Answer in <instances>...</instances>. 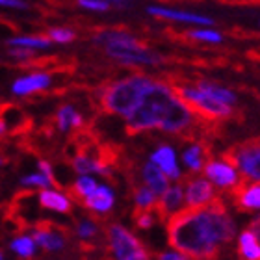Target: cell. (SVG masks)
<instances>
[{
    "label": "cell",
    "mask_w": 260,
    "mask_h": 260,
    "mask_svg": "<svg viewBox=\"0 0 260 260\" xmlns=\"http://www.w3.org/2000/svg\"><path fill=\"white\" fill-rule=\"evenodd\" d=\"M234 234L236 227L219 197L203 208H184L168 221L169 245L193 260H216Z\"/></svg>",
    "instance_id": "6da1fadb"
},
{
    "label": "cell",
    "mask_w": 260,
    "mask_h": 260,
    "mask_svg": "<svg viewBox=\"0 0 260 260\" xmlns=\"http://www.w3.org/2000/svg\"><path fill=\"white\" fill-rule=\"evenodd\" d=\"M175 101H177V93L171 84L152 80V84L143 93L140 104L126 117V134L134 136L145 130L160 128Z\"/></svg>",
    "instance_id": "7a4b0ae2"
},
{
    "label": "cell",
    "mask_w": 260,
    "mask_h": 260,
    "mask_svg": "<svg viewBox=\"0 0 260 260\" xmlns=\"http://www.w3.org/2000/svg\"><path fill=\"white\" fill-rule=\"evenodd\" d=\"M152 84V78L147 75H132L121 80H115L104 87L99 97L103 112L128 117L140 104L145 89Z\"/></svg>",
    "instance_id": "3957f363"
},
{
    "label": "cell",
    "mask_w": 260,
    "mask_h": 260,
    "mask_svg": "<svg viewBox=\"0 0 260 260\" xmlns=\"http://www.w3.org/2000/svg\"><path fill=\"white\" fill-rule=\"evenodd\" d=\"M175 93L184 101L197 117L214 123L217 119H229L234 114L233 104L221 103L216 97L203 91L197 84H171Z\"/></svg>",
    "instance_id": "277c9868"
},
{
    "label": "cell",
    "mask_w": 260,
    "mask_h": 260,
    "mask_svg": "<svg viewBox=\"0 0 260 260\" xmlns=\"http://www.w3.org/2000/svg\"><path fill=\"white\" fill-rule=\"evenodd\" d=\"M221 158L238 168L245 180L260 182V138H251L238 145L229 147Z\"/></svg>",
    "instance_id": "5b68a950"
},
{
    "label": "cell",
    "mask_w": 260,
    "mask_h": 260,
    "mask_svg": "<svg viewBox=\"0 0 260 260\" xmlns=\"http://www.w3.org/2000/svg\"><path fill=\"white\" fill-rule=\"evenodd\" d=\"M106 238L114 260H151V255L140 240L117 223H112L106 229Z\"/></svg>",
    "instance_id": "8992f818"
},
{
    "label": "cell",
    "mask_w": 260,
    "mask_h": 260,
    "mask_svg": "<svg viewBox=\"0 0 260 260\" xmlns=\"http://www.w3.org/2000/svg\"><path fill=\"white\" fill-rule=\"evenodd\" d=\"M106 56H110L112 60L119 61L123 65H160L164 58L156 52H152L147 45H140V47H130V49H123V47H106L104 49Z\"/></svg>",
    "instance_id": "52a82bcc"
},
{
    "label": "cell",
    "mask_w": 260,
    "mask_h": 260,
    "mask_svg": "<svg viewBox=\"0 0 260 260\" xmlns=\"http://www.w3.org/2000/svg\"><path fill=\"white\" fill-rule=\"evenodd\" d=\"M145 11L149 15L162 19V21L184 22V24H193V26H214V19L203 13L195 11L179 10V8H168V6H147Z\"/></svg>",
    "instance_id": "ba28073f"
},
{
    "label": "cell",
    "mask_w": 260,
    "mask_h": 260,
    "mask_svg": "<svg viewBox=\"0 0 260 260\" xmlns=\"http://www.w3.org/2000/svg\"><path fill=\"white\" fill-rule=\"evenodd\" d=\"M32 238L39 247L47 251H61L67 242V231L52 221H39L34 229Z\"/></svg>",
    "instance_id": "9c48e42d"
},
{
    "label": "cell",
    "mask_w": 260,
    "mask_h": 260,
    "mask_svg": "<svg viewBox=\"0 0 260 260\" xmlns=\"http://www.w3.org/2000/svg\"><path fill=\"white\" fill-rule=\"evenodd\" d=\"M217 195L214 186L205 179L199 177H188L186 179V205L188 208H203L216 201Z\"/></svg>",
    "instance_id": "30bf717a"
},
{
    "label": "cell",
    "mask_w": 260,
    "mask_h": 260,
    "mask_svg": "<svg viewBox=\"0 0 260 260\" xmlns=\"http://www.w3.org/2000/svg\"><path fill=\"white\" fill-rule=\"evenodd\" d=\"M205 175L219 188H227L233 190L240 184V177L236 173V168L233 164L225 162V160H208L205 164Z\"/></svg>",
    "instance_id": "8fae6325"
},
{
    "label": "cell",
    "mask_w": 260,
    "mask_h": 260,
    "mask_svg": "<svg viewBox=\"0 0 260 260\" xmlns=\"http://www.w3.org/2000/svg\"><path fill=\"white\" fill-rule=\"evenodd\" d=\"M184 210V188L182 184L171 186L164 195H160L156 206H154V214L160 221H169V217Z\"/></svg>",
    "instance_id": "7c38bea8"
},
{
    "label": "cell",
    "mask_w": 260,
    "mask_h": 260,
    "mask_svg": "<svg viewBox=\"0 0 260 260\" xmlns=\"http://www.w3.org/2000/svg\"><path fill=\"white\" fill-rule=\"evenodd\" d=\"M233 201L236 208L242 212H251V210H260V182H253L245 180L242 177L240 184L233 188Z\"/></svg>",
    "instance_id": "4fadbf2b"
},
{
    "label": "cell",
    "mask_w": 260,
    "mask_h": 260,
    "mask_svg": "<svg viewBox=\"0 0 260 260\" xmlns=\"http://www.w3.org/2000/svg\"><path fill=\"white\" fill-rule=\"evenodd\" d=\"M52 84V76L49 73L38 71V73H30V75L19 76L13 84H11V93L17 97H24V95H32L49 89Z\"/></svg>",
    "instance_id": "5bb4252c"
},
{
    "label": "cell",
    "mask_w": 260,
    "mask_h": 260,
    "mask_svg": "<svg viewBox=\"0 0 260 260\" xmlns=\"http://www.w3.org/2000/svg\"><path fill=\"white\" fill-rule=\"evenodd\" d=\"M82 206L89 208L91 212H97V214H104L114 206V191L110 186H99L89 197L84 199Z\"/></svg>",
    "instance_id": "9a60e30c"
},
{
    "label": "cell",
    "mask_w": 260,
    "mask_h": 260,
    "mask_svg": "<svg viewBox=\"0 0 260 260\" xmlns=\"http://www.w3.org/2000/svg\"><path fill=\"white\" fill-rule=\"evenodd\" d=\"M141 177L145 180V184L156 195H164L169 190V177L154 162H147L143 166V175Z\"/></svg>",
    "instance_id": "2e32d148"
},
{
    "label": "cell",
    "mask_w": 260,
    "mask_h": 260,
    "mask_svg": "<svg viewBox=\"0 0 260 260\" xmlns=\"http://www.w3.org/2000/svg\"><path fill=\"white\" fill-rule=\"evenodd\" d=\"M151 160L168 175L169 179H180V171L177 168V160H175V152L169 145H160L156 151L152 152Z\"/></svg>",
    "instance_id": "e0dca14e"
},
{
    "label": "cell",
    "mask_w": 260,
    "mask_h": 260,
    "mask_svg": "<svg viewBox=\"0 0 260 260\" xmlns=\"http://www.w3.org/2000/svg\"><path fill=\"white\" fill-rule=\"evenodd\" d=\"M54 123H56V126H58V130H61V132H65L67 128L80 130L82 126H84V117L76 112L75 106L61 104L54 115Z\"/></svg>",
    "instance_id": "ac0fdd59"
},
{
    "label": "cell",
    "mask_w": 260,
    "mask_h": 260,
    "mask_svg": "<svg viewBox=\"0 0 260 260\" xmlns=\"http://www.w3.org/2000/svg\"><path fill=\"white\" fill-rule=\"evenodd\" d=\"M39 205L45 208H50L54 212H61V214H69L71 212V197L58 193L52 188H47L39 193Z\"/></svg>",
    "instance_id": "d6986e66"
},
{
    "label": "cell",
    "mask_w": 260,
    "mask_h": 260,
    "mask_svg": "<svg viewBox=\"0 0 260 260\" xmlns=\"http://www.w3.org/2000/svg\"><path fill=\"white\" fill-rule=\"evenodd\" d=\"M238 253L244 260H260V240L251 229L240 234Z\"/></svg>",
    "instance_id": "ffe728a7"
},
{
    "label": "cell",
    "mask_w": 260,
    "mask_h": 260,
    "mask_svg": "<svg viewBox=\"0 0 260 260\" xmlns=\"http://www.w3.org/2000/svg\"><path fill=\"white\" fill-rule=\"evenodd\" d=\"M50 43L49 36H13L6 39V47H24L32 50H47Z\"/></svg>",
    "instance_id": "44dd1931"
},
{
    "label": "cell",
    "mask_w": 260,
    "mask_h": 260,
    "mask_svg": "<svg viewBox=\"0 0 260 260\" xmlns=\"http://www.w3.org/2000/svg\"><path fill=\"white\" fill-rule=\"evenodd\" d=\"M99 186H97V182H95V179H91V177H80V179L76 180L75 184L71 186L69 190V197H71V201H75V203H78V205H82L84 203V199L86 197H89V195L93 193V191L97 190Z\"/></svg>",
    "instance_id": "7402d4cb"
},
{
    "label": "cell",
    "mask_w": 260,
    "mask_h": 260,
    "mask_svg": "<svg viewBox=\"0 0 260 260\" xmlns=\"http://www.w3.org/2000/svg\"><path fill=\"white\" fill-rule=\"evenodd\" d=\"M186 38L197 43H208V45H219L223 43V34L212 26H197L193 30L186 32Z\"/></svg>",
    "instance_id": "603a6c76"
},
{
    "label": "cell",
    "mask_w": 260,
    "mask_h": 260,
    "mask_svg": "<svg viewBox=\"0 0 260 260\" xmlns=\"http://www.w3.org/2000/svg\"><path fill=\"white\" fill-rule=\"evenodd\" d=\"M195 84H197L203 91H206L208 95H212V97H216L217 101H221V103L236 104V95H234L231 89H227V87L217 86V84L208 82V80H199V82H195Z\"/></svg>",
    "instance_id": "cb8c5ba5"
},
{
    "label": "cell",
    "mask_w": 260,
    "mask_h": 260,
    "mask_svg": "<svg viewBox=\"0 0 260 260\" xmlns=\"http://www.w3.org/2000/svg\"><path fill=\"white\" fill-rule=\"evenodd\" d=\"M205 152L206 147L203 143H193L190 149H186L182 158H184L186 166L190 168V171H199L205 168Z\"/></svg>",
    "instance_id": "d4e9b609"
},
{
    "label": "cell",
    "mask_w": 260,
    "mask_h": 260,
    "mask_svg": "<svg viewBox=\"0 0 260 260\" xmlns=\"http://www.w3.org/2000/svg\"><path fill=\"white\" fill-rule=\"evenodd\" d=\"M134 201L138 210H154L156 206V193L149 186H140L134 190Z\"/></svg>",
    "instance_id": "484cf974"
},
{
    "label": "cell",
    "mask_w": 260,
    "mask_h": 260,
    "mask_svg": "<svg viewBox=\"0 0 260 260\" xmlns=\"http://www.w3.org/2000/svg\"><path fill=\"white\" fill-rule=\"evenodd\" d=\"M34 242H36V240L30 238V236H19V238H15L11 242V249L15 251L21 258L30 260L34 256V249H36V247H34Z\"/></svg>",
    "instance_id": "4316f807"
},
{
    "label": "cell",
    "mask_w": 260,
    "mask_h": 260,
    "mask_svg": "<svg viewBox=\"0 0 260 260\" xmlns=\"http://www.w3.org/2000/svg\"><path fill=\"white\" fill-rule=\"evenodd\" d=\"M47 36L50 38L52 43H60V45H65V43H73L76 39V32L73 28H67V26H52L49 28V32Z\"/></svg>",
    "instance_id": "83f0119b"
},
{
    "label": "cell",
    "mask_w": 260,
    "mask_h": 260,
    "mask_svg": "<svg viewBox=\"0 0 260 260\" xmlns=\"http://www.w3.org/2000/svg\"><path fill=\"white\" fill-rule=\"evenodd\" d=\"M8 58L17 63H22V61H32L36 58V50L32 49H24V47H8Z\"/></svg>",
    "instance_id": "f1b7e54d"
},
{
    "label": "cell",
    "mask_w": 260,
    "mask_h": 260,
    "mask_svg": "<svg viewBox=\"0 0 260 260\" xmlns=\"http://www.w3.org/2000/svg\"><path fill=\"white\" fill-rule=\"evenodd\" d=\"M21 184L22 186H39V188H43V190H47V188H54L56 186L45 173L28 175V177H24V179L21 180Z\"/></svg>",
    "instance_id": "f546056e"
},
{
    "label": "cell",
    "mask_w": 260,
    "mask_h": 260,
    "mask_svg": "<svg viewBox=\"0 0 260 260\" xmlns=\"http://www.w3.org/2000/svg\"><path fill=\"white\" fill-rule=\"evenodd\" d=\"M134 223L141 231H147L154 225V210H134Z\"/></svg>",
    "instance_id": "4dcf8cb0"
},
{
    "label": "cell",
    "mask_w": 260,
    "mask_h": 260,
    "mask_svg": "<svg viewBox=\"0 0 260 260\" xmlns=\"http://www.w3.org/2000/svg\"><path fill=\"white\" fill-rule=\"evenodd\" d=\"M78 8L86 11H93V13H104V11L110 10V2L108 0H76Z\"/></svg>",
    "instance_id": "1f68e13d"
},
{
    "label": "cell",
    "mask_w": 260,
    "mask_h": 260,
    "mask_svg": "<svg viewBox=\"0 0 260 260\" xmlns=\"http://www.w3.org/2000/svg\"><path fill=\"white\" fill-rule=\"evenodd\" d=\"M76 234L80 236V238H95L99 234V225L91 219H82L78 225H76Z\"/></svg>",
    "instance_id": "d6a6232c"
},
{
    "label": "cell",
    "mask_w": 260,
    "mask_h": 260,
    "mask_svg": "<svg viewBox=\"0 0 260 260\" xmlns=\"http://www.w3.org/2000/svg\"><path fill=\"white\" fill-rule=\"evenodd\" d=\"M0 6L6 8V10H28L26 0H0Z\"/></svg>",
    "instance_id": "836d02e7"
},
{
    "label": "cell",
    "mask_w": 260,
    "mask_h": 260,
    "mask_svg": "<svg viewBox=\"0 0 260 260\" xmlns=\"http://www.w3.org/2000/svg\"><path fill=\"white\" fill-rule=\"evenodd\" d=\"M158 260H190V256H186L184 253L180 251H166V253H160L156 255Z\"/></svg>",
    "instance_id": "e575fe53"
},
{
    "label": "cell",
    "mask_w": 260,
    "mask_h": 260,
    "mask_svg": "<svg viewBox=\"0 0 260 260\" xmlns=\"http://www.w3.org/2000/svg\"><path fill=\"white\" fill-rule=\"evenodd\" d=\"M39 169H41V173L47 175V177H49V179L58 186V182L54 180V175H52V168H50V164L47 162V160H39Z\"/></svg>",
    "instance_id": "d590c367"
},
{
    "label": "cell",
    "mask_w": 260,
    "mask_h": 260,
    "mask_svg": "<svg viewBox=\"0 0 260 260\" xmlns=\"http://www.w3.org/2000/svg\"><path fill=\"white\" fill-rule=\"evenodd\" d=\"M112 6H123V4H128V2H134V0H108Z\"/></svg>",
    "instance_id": "8d00e7d4"
}]
</instances>
